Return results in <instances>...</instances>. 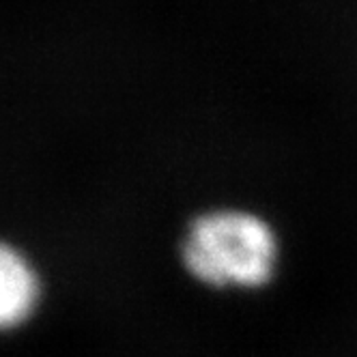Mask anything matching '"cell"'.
Masks as SVG:
<instances>
[{
  "mask_svg": "<svg viewBox=\"0 0 357 357\" xmlns=\"http://www.w3.org/2000/svg\"><path fill=\"white\" fill-rule=\"evenodd\" d=\"M39 278L20 250L5 243L0 252V321L9 331L26 323L39 301Z\"/></svg>",
  "mask_w": 357,
  "mask_h": 357,
  "instance_id": "2",
  "label": "cell"
},
{
  "mask_svg": "<svg viewBox=\"0 0 357 357\" xmlns=\"http://www.w3.org/2000/svg\"><path fill=\"white\" fill-rule=\"evenodd\" d=\"M181 263L213 289H261L278 263V239L257 213L218 209L194 218L181 239Z\"/></svg>",
  "mask_w": 357,
  "mask_h": 357,
  "instance_id": "1",
  "label": "cell"
}]
</instances>
